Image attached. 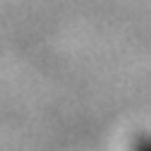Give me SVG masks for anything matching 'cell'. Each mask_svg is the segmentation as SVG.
I'll list each match as a JSON object with an SVG mask.
<instances>
[{"label": "cell", "instance_id": "6da1fadb", "mask_svg": "<svg viewBox=\"0 0 151 151\" xmlns=\"http://www.w3.org/2000/svg\"><path fill=\"white\" fill-rule=\"evenodd\" d=\"M134 151H151V137H142L134 146Z\"/></svg>", "mask_w": 151, "mask_h": 151}]
</instances>
